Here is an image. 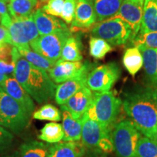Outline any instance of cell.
Masks as SVG:
<instances>
[{"mask_svg": "<svg viewBox=\"0 0 157 157\" xmlns=\"http://www.w3.org/2000/svg\"><path fill=\"white\" fill-rule=\"evenodd\" d=\"M142 135L129 119L116 124L111 137L117 157H135L137 143Z\"/></svg>", "mask_w": 157, "mask_h": 157, "instance_id": "obj_5", "label": "cell"}, {"mask_svg": "<svg viewBox=\"0 0 157 157\" xmlns=\"http://www.w3.org/2000/svg\"><path fill=\"white\" fill-rule=\"evenodd\" d=\"M14 135L9 130L0 126V156L5 154L13 146Z\"/></svg>", "mask_w": 157, "mask_h": 157, "instance_id": "obj_34", "label": "cell"}, {"mask_svg": "<svg viewBox=\"0 0 157 157\" xmlns=\"http://www.w3.org/2000/svg\"><path fill=\"white\" fill-rule=\"evenodd\" d=\"M132 1H134L135 2L139 4V5H142V6L144 5L145 0H132Z\"/></svg>", "mask_w": 157, "mask_h": 157, "instance_id": "obj_43", "label": "cell"}, {"mask_svg": "<svg viewBox=\"0 0 157 157\" xmlns=\"http://www.w3.org/2000/svg\"><path fill=\"white\" fill-rule=\"evenodd\" d=\"M91 32L93 36L103 39L114 46L125 44L132 36L130 26L119 18L107 19L96 23Z\"/></svg>", "mask_w": 157, "mask_h": 157, "instance_id": "obj_6", "label": "cell"}, {"mask_svg": "<svg viewBox=\"0 0 157 157\" xmlns=\"http://www.w3.org/2000/svg\"><path fill=\"white\" fill-rule=\"evenodd\" d=\"M13 47L10 44H5L0 46V60L13 62Z\"/></svg>", "mask_w": 157, "mask_h": 157, "instance_id": "obj_37", "label": "cell"}, {"mask_svg": "<svg viewBox=\"0 0 157 157\" xmlns=\"http://www.w3.org/2000/svg\"><path fill=\"white\" fill-rule=\"evenodd\" d=\"M87 75L88 74H82L57 86L54 97L56 103L59 105H63L78 90L87 86Z\"/></svg>", "mask_w": 157, "mask_h": 157, "instance_id": "obj_17", "label": "cell"}, {"mask_svg": "<svg viewBox=\"0 0 157 157\" xmlns=\"http://www.w3.org/2000/svg\"><path fill=\"white\" fill-rule=\"evenodd\" d=\"M12 56L15 67L13 77L23 89L37 103L43 104L51 101L55 97L57 86L48 71L27 61L15 47Z\"/></svg>", "mask_w": 157, "mask_h": 157, "instance_id": "obj_2", "label": "cell"}, {"mask_svg": "<svg viewBox=\"0 0 157 157\" xmlns=\"http://www.w3.org/2000/svg\"><path fill=\"white\" fill-rule=\"evenodd\" d=\"M71 34L68 29L39 36L31 42L29 46L37 53L56 63L60 59L63 48Z\"/></svg>", "mask_w": 157, "mask_h": 157, "instance_id": "obj_8", "label": "cell"}, {"mask_svg": "<svg viewBox=\"0 0 157 157\" xmlns=\"http://www.w3.org/2000/svg\"><path fill=\"white\" fill-rule=\"evenodd\" d=\"M157 31V0H145L140 34Z\"/></svg>", "mask_w": 157, "mask_h": 157, "instance_id": "obj_21", "label": "cell"}, {"mask_svg": "<svg viewBox=\"0 0 157 157\" xmlns=\"http://www.w3.org/2000/svg\"><path fill=\"white\" fill-rule=\"evenodd\" d=\"M143 13V6L132 0H124L118 13L109 19L119 18L125 21L132 29V36L130 40L132 41L140 31Z\"/></svg>", "mask_w": 157, "mask_h": 157, "instance_id": "obj_13", "label": "cell"}, {"mask_svg": "<svg viewBox=\"0 0 157 157\" xmlns=\"http://www.w3.org/2000/svg\"><path fill=\"white\" fill-rule=\"evenodd\" d=\"M122 101L111 91L93 93V101L84 115L112 132L120 113Z\"/></svg>", "mask_w": 157, "mask_h": 157, "instance_id": "obj_3", "label": "cell"}, {"mask_svg": "<svg viewBox=\"0 0 157 157\" xmlns=\"http://www.w3.org/2000/svg\"><path fill=\"white\" fill-rule=\"evenodd\" d=\"M156 141H157V127H156Z\"/></svg>", "mask_w": 157, "mask_h": 157, "instance_id": "obj_46", "label": "cell"}, {"mask_svg": "<svg viewBox=\"0 0 157 157\" xmlns=\"http://www.w3.org/2000/svg\"><path fill=\"white\" fill-rule=\"evenodd\" d=\"M76 0H65L60 17L66 24H71L75 16Z\"/></svg>", "mask_w": 157, "mask_h": 157, "instance_id": "obj_33", "label": "cell"}, {"mask_svg": "<svg viewBox=\"0 0 157 157\" xmlns=\"http://www.w3.org/2000/svg\"><path fill=\"white\" fill-rule=\"evenodd\" d=\"M0 87L30 114H33L36 108L34 100L14 77L8 76L7 79L0 84Z\"/></svg>", "mask_w": 157, "mask_h": 157, "instance_id": "obj_14", "label": "cell"}, {"mask_svg": "<svg viewBox=\"0 0 157 157\" xmlns=\"http://www.w3.org/2000/svg\"><path fill=\"white\" fill-rule=\"evenodd\" d=\"M5 44H12L11 38L8 29L1 25H0V46Z\"/></svg>", "mask_w": 157, "mask_h": 157, "instance_id": "obj_39", "label": "cell"}, {"mask_svg": "<svg viewBox=\"0 0 157 157\" xmlns=\"http://www.w3.org/2000/svg\"><path fill=\"white\" fill-rule=\"evenodd\" d=\"M93 98V92L85 86L71 96L66 103L60 106L69 111L74 118L80 119L89 108Z\"/></svg>", "mask_w": 157, "mask_h": 157, "instance_id": "obj_15", "label": "cell"}, {"mask_svg": "<svg viewBox=\"0 0 157 157\" xmlns=\"http://www.w3.org/2000/svg\"><path fill=\"white\" fill-rule=\"evenodd\" d=\"M123 65L131 76H135L143 66V56L137 47L127 48L123 56Z\"/></svg>", "mask_w": 157, "mask_h": 157, "instance_id": "obj_26", "label": "cell"}, {"mask_svg": "<svg viewBox=\"0 0 157 157\" xmlns=\"http://www.w3.org/2000/svg\"><path fill=\"white\" fill-rule=\"evenodd\" d=\"M64 138V131L62 124L57 122L46 124L40 130L38 135L39 140L49 144H55L60 142Z\"/></svg>", "mask_w": 157, "mask_h": 157, "instance_id": "obj_27", "label": "cell"}, {"mask_svg": "<svg viewBox=\"0 0 157 157\" xmlns=\"http://www.w3.org/2000/svg\"><path fill=\"white\" fill-rule=\"evenodd\" d=\"M97 23L94 0H76L75 16L71 24V33L87 31Z\"/></svg>", "mask_w": 157, "mask_h": 157, "instance_id": "obj_12", "label": "cell"}, {"mask_svg": "<svg viewBox=\"0 0 157 157\" xmlns=\"http://www.w3.org/2000/svg\"><path fill=\"white\" fill-rule=\"evenodd\" d=\"M33 17L39 36L69 29L63 21L57 18L56 17L47 14L41 8H37L34 11Z\"/></svg>", "mask_w": 157, "mask_h": 157, "instance_id": "obj_16", "label": "cell"}, {"mask_svg": "<svg viewBox=\"0 0 157 157\" xmlns=\"http://www.w3.org/2000/svg\"><path fill=\"white\" fill-rule=\"evenodd\" d=\"M0 2H2L5 3H9L10 0H0Z\"/></svg>", "mask_w": 157, "mask_h": 157, "instance_id": "obj_44", "label": "cell"}, {"mask_svg": "<svg viewBox=\"0 0 157 157\" xmlns=\"http://www.w3.org/2000/svg\"><path fill=\"white\" fill-rule=\"evenodd\" d=\"M123 2L124 0H94L97 23L114 16Z\"/></svg>", "mask_w": 157, "mask_h": 157, "instance_id": "obj_23", "label": "cell"}, {"mask_svg": "<svg viewBox=\"0 0 157 157\" xmlns=\"http://www.w3.org/2000/svg\"><path fill=\"white\" fill-rule=\"evenodd\" d=\"M0 17H1V25L8 29L12 21V17L10 15L7 3L0 2Z\"/></svg>", "mask_w": 157, "mask_h": 157, "instance_id": "obj_36", "label": "cell"}, {"mask_svg": "<svg viewBox=\"0 0 157 157\" xmlns=\"http://www.w3.org/2000/svg\"><path fill=\"white\" fill-rule=\"evenodd\" d=\"M85 146L79 141H64L51 144L48 157H83Z\"/></svg>", "mask_w": 157, "mask_h": 157, "instance_id": "obj_19", "label": "cell"}, {"mask_svg": "<svg viewBox=\"0 0 157 157\" xmlns=\"http://www.w3.org/2000/svg\"><path fill=\"white\" fill-rule=\"evenodd\" d=\"M90 54L93 58L101 60L113 50L111 44L103 39L91 36L90 39Z\"/></svg>", "mask_w": 157, "mask_h": 157, "instance_id": "obj_29", "label": "cell"}, {"mask_svg": "<svg viewBox=\"0 0 157 157\" xmlns=\"http://www.w3.org/2000/svg\"><path fill=\"white\" fill-rule=\"evenodd\" d=\"M60 59L70 62L82 61V42L79 37L71 35L62 50Z\"/></svg>", "mask_w": 157, "mask_h": 157, "instance_id": "obj_25", "label": "cell"}, {"mask_svg": "<svg viewBox=\"0 0 157 157\" xmlns=\"http://www.w3.org/2000/svg\"><path fill=\"white\" fill-rule=\"evenodd\" d=\"M48 1H49V0H40V2L42 3H46V2H48Z\"/></svg>", "mask_w": 157, "mask_h": 157, "instance_id": "obj_45", "label": "cell"}, {"mask_svg": "<svg viewBox=\"0 0 157 157\" xmlns=\"http://www.w3.org/2000/svg\"><path fill=\"white\" fill-rule=\"evenodd\" d=\"M15 63L13 62L9 63L0 60V73L8 76L13 75L15 71Z\"/></svg>", "mask_w": 157, "mask_h": 157, "instance_id": "obj_38", "label": "cell"}, {"mask_svg": "<svg viewBox=\"0 0 157 157\" xmlns=\"http://www.w3.org/2000/svg\"><path fill=\"white\" fill-rule=\"evenodd\" d=\"M8 78V76L5 75V74H2L0 73V84L2 83V82L5 81V80L7 79Z\"/></svg>", "mask_w": 157, "mask_h": 157, "instance_id": "obj_42", "label": "cell"}, {"mask_svg": "<svg viewBox=\"0 0 157 157\" xmlns=\"http://www.w3.org/2000/svg\"><path fill=\"white\" fill-rule=\"evenodd\" d=\"M33 119L42 121H60L62 119L61 111L52 104H44L40 109L34 111L32 114Z\"/></svg>", "mask_w": 157, "mask_h": 157, "instance_id": "obj_30", "label": "cell"}, {"mask_svg": "<svg viewBox=\"0 0 157 157\" xmlns=\"http://www.w3.org/2000/svg\"><path fill=\"white\" fill-rule=\"evenodd\" d=\"M8 31L12 44L16 48L29 46L31 42L39 36L33 15L21 18H12Z\"/></svg>", "mask_w": 157, "mask_h": 157, "instance_id": "obj_10", "label": "cell"}, {"mask_svg": "<svg viewBox=\"0 0 157 157\" xmlns=\"http://www.w3.org/2000/svg\"><path fill=\"white\" fill-rule=\"evenodd\" d=\"M64 141H79L82 137V117L76 119L69 111L60 107Z\"/></svg>", "mask_w": 157, "mask_h": 157, "instance_id": "obj_20", "label": "cell"}, {"mask_svg": "<svg viewBox=\"0 0 157 157\" xmlns=\"http://www.w3.org/2000/svg\"><path fill=\"white\" fill-rule=\"evenodd\" d=\"M132 43L135 47L144 45L147 48H157V31L138 34L132 41Z\"/></svg>", "mask_w": 157, "mask_h": 157, "instance_id": "obj_32", "label": "cell"}, {"mask_svg": "<svg viewBox=\"0 0 157 157\" xmlns=\"http://www.w3.org/2000/svg\"><path fill=\"white\" fill-rule=\"evenodd\" d=\"M120 75V68L116 63L101 65L88 74L87 87L95 93L109 91Z\"/></svg>", "mask_w": 157, "mask_h": 157, "instance_id": "obj_9", "label": "cell"}, {"mask_svg": "<svg viewBox=\"0 0 157 157\" xmlns=\"http://www.w3.org/2000/svg\"><path fill=\"white\" fill-rule=\"evenodd\" d=\"M122 107L141 134L156 141L157 89L135 86L124 95Z\"/></svg>", "mask_w": 157, "mask_h": 157, "instance_id": "obj_1", "label": "cell"}, {"mask_svg": "<svg viewBox=\"0 0 157 157\" xmlns=\"http://www.w3.org/2000/svg\"><path fill=\"white\" fill-rule=\"evenodd\" d=\"M135 157H157V142L142 135L137 143Z\"/></svg>", "mask_w": 157, "mask_h": 157, "instance_id": "obj_31", "label": "cell"}, {"mask_svg": "<svg viewBox=\"0 0 157 157\" xmlns=\"http://www.w3.org/2000/svg\"><path fill=\"white\" fill-rule=\"evenodd\" d=\"M0 21H1V17H0Z\"/></svg>", "mask_w": 157, "mask_h": 157, "instance_id": "obj_47", "label": "cell"}, {"mask_svg": "<svg viewBox=\"0 0 157 157\" xmlns=\"http://www.w3.org/2000/svg\"><path fill=\"white\" fill-rule=\"evenodd\" d=\"M64 1L65 0H49L41 9L47 14L54 17H60L63 7Z\"/></svg>", "mask_w": 157, "mask_h": 157, "instance_id": "obj_35", "label": "cell"}, {"mask_svg": "<svg viewBox=\"0 0 157 157\" xmlns=\"http://www.w3.org/2000/svg\"><path fill=\"white\" fill-rule=\"evenodd\" d=\"M31 116L0 87V126L18 135L28 127Z\"/></svg>", "mask_w": 157, "mask_h": 157, "instance_id": "obj_4", "label": "cell"}, {"mask_svg": "<svg viewBox=\"0 0 157 157\" xmlns=\"http://www.w3.org/2000/svg\"><path fill=\"white\" fill-rule=\"evenodd\" d=\"M20 54L27 61H29L34 66L39 68L49 71L56 64V63L51 61L48 58H44L40 54L37 53L30 48V46L25 47V48H17Z\"/></svg>", "mask_w": 157, "mask_h": 157, "instance_id": "obj_28", "label": "cell"}, {"mask_svg": "<svg viewBox=\"0 0 157 157\" xmlns=\"http://www.w3.org/2000/svg\"><path fill=\"white\" fill-rule=\"evenodd\" d=\"M137 48H139L143 56L148 85L157 89V48H147L144 45H139Z\"/></svg>", "mask_w": 157, "mask_h": 157, "instance_id": "obj_18", "label": "cell"}, {"mask_svg": "<svg viewBox=\"0 0 157 157\" xmlns=\"http://www.w3.org/2000/svg\"><path fill=\"white\" fill-rule=\"evenodd\" d=\"M19 156V151H15V152L10 153V154H4L0 157H18Z\"/></svg>", "mask_w": 157, "mask_h": 157, "instance_id": "obj_41", "label": "cell"}, {"mask_svg": "<svg viewBox=\"0 0 157 157\" xmlns=\"http://www.w3.org/2000/svg\"><path fill=\"white\" fill-rule=\"evenodd\" d=\"M38 4V0H10L7 8L12 18H21L32 15Z\"/></svg>", "mask_w": 157, "mask_h": 157, "instance_id": "obj_22", "label": "cell"}, {"mask_svg": "<svg viewBox=\"0 0 157 157\" xmlns=\"http://www.w3.org/2000/svg\"><path fill=\"white\" fill-rule=\"evenodd\" d=\"M111 133L112 132L104 129L98 121L83 115L81 140L86 148L100 149L105 153L113 151Z\"/></svg>", "mask_w": 157, "mask_h": 157, "instance_id": "obj_7", "label": "cell"}, {"mask_svg": "<svg viewBox=\"0 0 157 157\" xmlns=\"http://www.w3.org/2000/svg\"><path fill=\"white\" fill-rule=\"evenodd\" d=\"M93 65L89 62H70L59 59L48 71L54 83L61 84L84 74H89L93 69Z\"/></svg>", "mask_w": 157, "mask_h": 157, "instance_id": "obj_11", "label": "cell"}, {"mask_svg": "<svg viewBox=\"0 0 157 157\" xmlns=\"http://www.w3.org/2000/svg\"><path fill=\"white\" fill-rule=\"evenodd\" d=\"M50 145L36 140H27L20 147L18 157H48Z\"/></svg>", "mask_w": 157, "mask_h": 157, "instance_id": "obj_24", "label": "cell"}, {"mask_svg": "<svg viewBox=\"0 0 157 157\" xmlns=\"http://www.w3.org/2000/svg\"><path fill=\"white\" fill-rule=\"evenodd\" d=\"M83 157H108L106 153L100 149H86Z\"/></svg>", "mask_w": 157, "mask_h": 157, "instance_id": "obj_40", "label": "cell"}]
</instances>
